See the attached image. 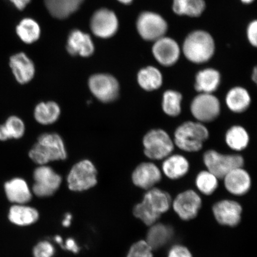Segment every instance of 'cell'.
Segmentation results:
<instances>
[{"instance_id": "cell-1", "label": "cell", "mask_w": 257, "mask_h": 257, "mask_svg": "<svg viewBox=\"0 0 257 257\" xmlns=\"http://www.w3.org/2000/svg\"><path fill=\"white\" fill-rule=\"evenodd\" d=\"M172 200L168 192L153 188L147 190L142 202L134 208V215L147 226L157 223L161 216L172 207Z\"/></svg>"}, {"instance_id": "cell-2", "label": "cell", "mask_w": 257, "mask_h": 257, "mask_svg": "<svg viewBox=\"0 0 257 257\" xmlns=\"http://www.w3.org/2000/svg\"><path fill=\"white\" fill-rule=\"evenodd\" d=\"M29 156L34 163L42 166L53 161L66 160L67 155L62 137L56 133H46L38 137Z\"/></svg>"}, {"instance_id": "cell-3", "label": "cell", "mask_w": 257, "mask_h": 257, "mask_svg": "<svg viewBox=\"0 0 257 257\" xmlns=\"http://www.w3.org/2000/svg\"><path fill=\"white\" fill-rule=\"evenodd\" d=\"M216 45L214 38L208 32L196 30L185 38L181 51L186 59L193 63L202 64L213 57Z\"/></svg>"}, {"instance_id": "cell-4", "label": "cell", "mask_w": 257, "mask_h": 257, "mask_svg": "<svg viewBox=\"0 0 257 257\" xmlns=\"http://www.w3.org/2000/svg\"><path fill=\"white\" fill-rule=\"evenodd\" d=\"M208 137V130L203 123L188 121L176 128L173 142L180 150L195 153L202 149Z\"/></svg>"}, {"instance_id": "cell-5", "label": "cell", "mask_w": 257, "mask_h": 257, "mask_svg": "<svg viewBox=\"0 0 257 257\" xmlns=\"http://www.w3.org/2000/svg\"><path fill=\"white\" fill-rule=\"evenodd\" d=\"M144 154L153 160H164L171 155L175 144L168 133L162 128L150 130L143 138Z\"/></svg>"}, {"instance_id": "cell-6", "label": "cell", "mask_w": 257, "mask_h": 257, "mask_svg": "<svg viewBox=\"0 0 257 257\" xmlns=\"http://www.w3.org/2000/svg\"><path fill=\"white\" fill-rule=\"evenodd\" d=\"M203 162L207 170L218 179H223L231 170L244 165L243 157L239 154H223L214 150L204 154Z\"/></svg>"}, {"instance_id": "cell-7", "label": "cell", "mask_w": 257, "mask_h": 257, "mask_svg": "<svg viewBox=\"0 0 257 257\" xmlns=\"http://www.w3.org/2000/svg\"><path fill=\"white\" fill-rule=\"evenodd\" d=\"M69 188L73 191H83L97 184V171L94 164L88 160L76 163L67 176Z\"/></svg>"}, {"instance_id": "cell-8", "label": "cell", "mask_w": 257, "mask_h": 257, "mask_svg": "<svg viewBox=\"0 0 257 257\" xmlns=\"http://www.w3.org/2000/svg\"><path fill=\"white\" fill-rule=\"evenodd\" d=\"M137 29L143 39L154 42L166 36L168 24L165 18L155 12L146 11L138 16Z\"/></svg>"}, {"instance_id": "cell-9", "label": "cell", "mask_w": 257, "mask_h": 257, "mask_svg": "<svg viewBox=\"0 0 257 257\" xmlns=\"http://www.w3.org/2000/svg\"><path fill=\"white\" fill-rule=\"evenodd\" d=\"M90 91L104 103L114 101L119 94L120 86L114 76L105 73H98L90 77L88 80Z\"/></svg>"}, {"instance_id": "cell-10", "label": "cell", "mask_w": 257, "mask_h": 257, "mask_svg": "<svg viewBox=\"0 0 257 257\" xmlns=\"http://www.w3.org/2000/svg\"><path fill=\"white\" fill-rule=\"evenodd\" d=\"M191 113L200 123H208L216 120L219 116L221 105L219 99L213 94L200 93L192 99Z\"/></svg>"}, {"instance_id": "cell-11", "label": "cell", "mask_w": 257, "mask_h": 257, "mask_svg": "<svg viewBox=\"0 0 257 257\" xmlns=\"http://www.w3.org/2000/svg\"><path fill=\"white\" fill-rule=\"evenodd\" d=\"M35 184L32 190L39 197L53 195L62 184V179L50 166H40L34 172Z\"/></svg>"}, {"instance_id": "cell-12", "label": "cell", "mask_w": 257, "mask_h": 257, "mask_svg": "<svg viewBox=\"0 0 257 257\" xmlns=\"http://www.w3.org/2000/svg\"><path fill=\"white\" fill-rule=\"evenodd\" d=\"M201 205L200 196L192 189L180 193L172 202L173 210L180 218L185 221L197 217Z\"/></svg>"}, {"instance_id": "cell-13", "label": "cell", "mask_w": 257, "mask_h": 257, "mask_svg": "<svg viewBox=\"0 0 257 257\" xmlns=\"http://www.w3.org/2000/svg\"><path fill=\"white\" fill-rule=\"evenodd\" d=\"M181 52L179 45L172 38L165 36L154 42L153 55L162 66L174 65L178 62Z\"/></svg>"}, {"instance_id": "cell-14", "label": "cell", "mask_w": 257, "mask_h": 257, "mask_svg": "<svg viewBox=\"0 0 257 257\" xmlns=\"http://www.w3.org/2000/svg\"><path fill=\"white\" fill-rule=\"evenodd\" d=\"M90 26L95 36L108 38L113 36L118 30V19L113 12L101 9L93 15Z\"/></svg>"}, {"instance_id": "cell-15", "label": "cell", "mask_w": 257, "mask_h": 257, "mask_svg": "<svg viewBox=\"0 0 257 257\" xmlns=\"http://www.w3.org/2000/svg\"><path fill=\"white\" fill-rule=\"evenodd\" d=\"M215 219L223 226L234 227L240 223L242 207L236 201L223 200L214 204L212 208Z\"/></svg>"}, {"instance_id": "cell-16", "label": "cell", "mask_w": 257, "mask_h": 257, "mask_svg": "<svg viewBox=\"0 0 257 257\" xmlns=\"http://www.w3.org/2000/svg\"><path fill=\"white\" fill-rule=\"evenodd\" d=\"M162 178L160 169L155 164L151 162L141 163L134 170L132 175L134 185L146 190L154 188Z\"/></svg>"}, {"instance_id": "cell-17", "label": "cell", "mask_w": 257, "mask_h": 257, "mask_svg": "<svg viewBox=\"0 0 257 257\" xmlns=\"http://www.w3.org/2000/svg\"><path fill=\"white\" fill-rule=\"evenodd\" d=\"M223 179L225 188L233 195H245L251 187V178L243 167L231 170Z\"/></svg>"}, {"instance_id": "cell-18", "label": "cell", "mask_w": 257, "mask_h": 257, "mask_svg": "<svg viewBox=\"0 0 257 257\" xmlns=\"http://www.w3.org/2000/svg\"><path fill=\"white\" fill-rule=\"evenodd\" d=\"M67 50L72 56L88 57L94 52V45L88 34L74 30L67 40Z\"/></svg>"}, {"instance_id": "cell-19", "label": "cell", "mask_w": 257, "mask_h": 257, "mask_svg": "<svg viewBox=\"0 0 257 257\" xmlns=\"http://www.w3.org/2000/svg\"><path fill=\"white\" fill-rule=\"evenodd\" d=\"M10 65L16 79L21 84H26L34 78L35 73L34 64L25 53H18L12 56Z\"/></svg>"}, {"instance_id": "cell-20", "label": "cell", "mask_w": 257, "mask_h": 257, "mask_svg": "<svg viewBox=\"0 0 257 257\" xmlns=\"http://www.w3.org/2000/svg\"><path fill=\"white\" fill-rule=\"evenodd\" d=\"M221 75L213 68H206L199 71L195 77V89L202 94H213L220 85Z\"/></svg>"}, {"instance_id": "cell-21", "label": "cell", "mask_w": 257, "mask_h": 257, "mask_svg": "<svg viewBox=\"0 0 257 257\" xmlns=\"http://www.w3.org/2000/svg\"><path fill=\"white\" fill-rule=\"evenodd\" d=\"M189 170L188 160L180 154H173L166 157L162 165L164 174L172 180L183 178L187 174Z\"/></svg>"}, {"instance_id": "cell-22", "label": "cell", "mask_w": 257, "mask_h": 257, "mask_svg": "<svg viewBox=\"0 0 257 257\" xmlns=\"http://www.w3.org/2000/svg\"><path fill=\"white\" fill-rule=\"evenodd\" d=\"M5 192L8 200L18 204H24L30 202L32 194L25 180L15 178L6 183Z\"/></svg>"}, {"instance_id": "cell-23", "label": "cell", "mask_w": 257, "mask_h": 257, "mask_svg": "<svg viewBox=\"0 0 257 257\" xmlns=\"http://www.w3.org/2000/svg\"><path fill=\"white\" fill-rule=\"evenodd\" d=\"M84 0H44L48 11L54 18L63 19L78 11Z\"/></svg>"}, {"instance_id": "cell-24", "label": "cell", "mask_w": 257, "mask_h": 257, "mask_svg": "<svg viewBox=\"0 0 257 257\" xmlns=\"http://www.w3.org/2000/svg\"><path fill=\"white\" fill-rule=\"evenodd\" d=\"M251 101L249 92L241 86H235L227 92L226 104L230 111L241 113L247 110Z\"/></svg>"}, {"instance_id": "cell-25", "label": "cell", "mask_w": 257, "mask_h": 257, "mask_svg": "<svg viewBox=\"0 0 257 257\" xmlns=\"http://www.w3.org/2000/svg\"><path fill=\"white\" fill-rule=\"evenodd\" d=\"M173 234L172 227L165 224L156 223L150 226L146 241L153 250L157 249L168 243Z\"/></svg>"}, {"instance_id": "cell-26", "label": "cell", "mask_w": 257, "mask_h": 257, "mask_svg": "<svg viewBox=\"0 0 257 257\" xmlns=\"http://www.w3.org/2000/svg\"><path fill=\"white\" fill-rule=\"evenodd\" d=\"M137 81L140 87L146 91H154L163 85V77L157 67L149 66L141 69L138 73Z\"/></svg>"}, {"instance_id": "cell-27", "label": "cell", "mask_w": 257, "mask_h": 257, "mask_svg": "<svg viewBox=\"0 0 257 257\" xmlns=\"http://www.w3.org/2000/svg\"><path fill=\"white\" fill-rule=\"evenodd\" d=\"M61 109L54 101L42 102L37 104L34 110V117L38 123L48 125L55 123L59 119Z\"/></svg>"}, {"instance_id": "cell-28", "label": "cell", "mask_w": 257, "mask_h": 257, "mask_svg": "<svg viewBox=\"0 0 257 257\" xmlns=\"http://www.w3.org/2000/svg\"><path fill=\"white\" fill-rule=\"evenodd\" d=\"M9 218L12 223L25 226L36 222L39 218V214L35 208L18 204L11 207Z\"/></svg>"}, {"instance_id": "cell-29", "label": "cell", "mask_w": 257, "mask_h": 257, "mask_svg": "<svg viewBox=\"0 0 257 257\" xmlns=\"http://www.w3.org/2000/svg\"><path fill=\"white\" fill-rule=\"evenodd\" d=\"M205 7V0H173V11L179 16L197 18L203 14Z\"/></svg>"}, {"instance_id": "cell-30", "label": "cell", "mask_w": 257, "mask_h": 257, "mask_svg": "<svg viewBox=\"0 0 257 257\" xmlns=\"http://www.w3.org/2000/svg\"><path fill=\"white\" fill-rule=\"evenodd\" d=\"M225 141L230 149L235 152H240L248 147L249 136L245 128L235 125L230 127L226 132Z\"/></svg>"}, {"instance_id": "cell-31", "label": "cell", "mask_w": 257, "mask_h": 257, "mask_svg": "<svg viewBox=\"0 0 257 257\" xmlns=\"http://www.w3.org/2000/svg\"><path fill=\"white\" fill-rule=\"evenodd\" d=\"M19 38L26 44H32L40 37L41 30L37 22L30 18L23 19L16 28Z\"/></svg>"}, {"instance_id": "cell-32", "label": "cell", "mask_w": 257, "mask_h": 257, "mask_svg": "<svg viewBox=\"0 0 257 257\" xmlns=\"http://www.w3.org/2000/svg\"><path fill=\"white\" fill-rule=\"evenodd\" d=\"M182 95L175 90H167L164 92L162 108L170 117L178 116L182 111Z\"/></svg>"}, {"instance_id": "cell-33", "label": "cell", "mask_w": 257, "mask_h": 257, "mask_svg": "<svg viewBox=\"0 0 257 257\" xmlns=\"http://www.w3.org/2000/svg\"><path fill=\"white\" fill-rule=\"evenodd\" d=\"M218 178L208 170L198 173L195 179V185L198 191L205 195H211L218 187Z\"/></svg>"}, {"instance_id": "cell-34", "label": "cell", "mask_w": 257, "mask_h": 257, "mask_svg": "<svg viewBox=\"0 0 257 257\" xmlns=\"http://www.w3.org/2000/svg\"><path fill=\"white\" fill-rule=\"evenodd\" d=\"M8 139H19L24 136L25 131L24 122L20 118L11 116L3 124Z\"/></svg>"}, {"instance_id": "cell-35", "label": "cell", "mask_w": 257, "mask_h": 257, "mask_svg": "<svg viewBox=\"0 0 257 257\" xmlns=\"http://www.w3.org/2000/svg\"><path fill=\"white\" fill-rule=\"evenodd\" d=\"M153 249L146 240H141L131 247L126 257H153Z\"/></svg>"}, {"instance_id": "cell-36", "label": "cell", "mask_w": 257, "mask_h": 257, "mask_svg": "<svg viewBox=\"0 0 257 257\" xmlns=\"http://www.w3.org/2000/svg\"><path fill=\"white\" fill-rule=\"evenodd\" d=\"M54 253L53 246L47 241L40 242L34 248V257H52Z\"/></svg>"}, {"instance_id": "cell-37", "label": "cell", "mask_w": 257, "mask_h": 257, "mask_svg": "<svg viewBox=\"0 0 257 257\" xmlns=\"http://www.w3.org/2000/svg\"><path fill=\"white\" fill-rule=\"evenodd\" d=\"M168 257H193L190 250L184 245H175L169 250Z\"/></svg>"}, {"instance_id": "cell-38", "label": "cell", "mask_w": 257, "mask_h": 257, "mask_svg": "<svg viewBox=\"0 0 257 257\" xmlns=\"http://www.w3.org/2000/svg\"><path fill=\"white\" fill-rule=\"evenodd\" d=\"M257 22H250L246 30L247 38L251 46L256 47L257 44Z\"/></svg>"}, {"instance_id": "cell-39", "label": "cell", "mask_w": 257, "mask_h": 257, "mask_svg": "<svg viewBox=\"0 0 257 257\" xmlns=\"http://www.w3.org/2000/svg\"><path fill=\"white\" fill-rule=\"evenodd\" d=\"M67 250H71V251L76 253L78 252L79 248L77 246L75 240L73 239H68L66 242V245L64 246Z\"/></svg>"}, {"instance_id": "cell-40", "label": "cell", "mask_w": 257, "mask_h": 257, "mask_svg": "<svg viewBox=\"0 0 257 257\" xmlns=\"http://www.w3.org/2000/svg\"><path fill=\"white\" fill-rule=\"evenodd\" d=\"M31 0H11V2L19 10H23L30 3Z\"/></svg>"}, {"instance_id": "cell-41", "label": "cell", "mask_w": 257, "mask_h": 257, "mask_svg": "<svg viewBox=\"0 0 257 257\" xmlns=\"http://www.w3.org/2000/svg\"><path fill=\"white\" fill-rule=\"evenodd\" d=\"M72 216L69 214H67L66 215V218H64V221H63V225L64 226L68 227L70 226V221H71Z\"/></svg>"}, {"instance_id": "cell-42", "label": "cell", "mask_w": 257, "mask_h": 257, "mask_svg": "<svg viewBox=\"0 0 257 257\" xmlns=\"http://www.w3.org/2000/svg\"><path fill=\"white\" fill-rule=\"evenodd\" d=\"M252 79L253 80V82H254L255 83H256V80H257V70L256 67H254V69L253 70V72L252 74Z\"/></svg>"}, {"instance_id": "cell-43", "label": "cell", "mask_w": 257, "mask_h": 257, "mask_svg": "<svg viewBox=\"0 0 257 257\" xmlns=\"http://www.w3.org/2000/svg\"><path fill=\"white\" fill-rule=\"evenodd\" d=\"M117 1L122 3V4L128 5L131 4L133 0H117Z\"/></svg>"}, {"instance_id": "cell-44", "label": "cell", "mask_w": 257, "mask_h": 257, "mask_svg": "<svg viewBox=\"0 0 257 257\" xmlns=\"http://www.w3.org/2000/svg\"><path fill=\"white\" fill-rule=\"evenodd\" d=\"M241 2L245 5L251 4L254 0H240Z\"/></svg>"}, {"instance_id": "cell-45", "label": "cell", "mask_w": 257, "mask_h": 257, "mask_svg": "<svg viewBox=\"0 0 257 257\" xmlns=\"http://www.w3.org/2000/svg\"><path fill=\"white\" fill-rule=\"evenodd\" d=\"M56 240L57 241V242L58 243H62V238H61V237L60 236H56Z\"/></svg>"}]
</instances>
